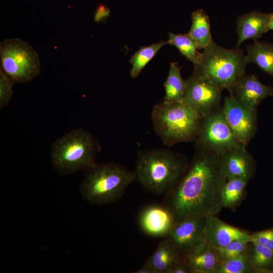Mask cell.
<instances>
[{
  "label": "cell",
  "instance_id": "obj_1",
  "mask_svg": "<svg viewBox=\"0 0 273 273\" xmlns=\"http://www.w3.org/2000/svg\"><path fill=\"white\" fill-rule=\"evenodd\" d=\"M199 149L170 199L176 220L215 215L223 207L221 190L226 179L220 172L219 155Z\"/></svg>",
  "mask_w": 273,
  "mask_h": 273
},
{
  "label": "cell",
  "instance_id": "obj_2",
  "mask_svg": "<svg viewBox=\"0 0 273 273\" xmlns=\"http://www.w3.org/2000/svg\"><path fill=\"white\" fill-rule=\"evenodd\" d=\"M134 180V172L120 164L95 163L84 171L80 192L91 205L111 204L119 200Z\"/></svg>",
  "mask_w": 273,
  "mask_h": 273
},
{
  "label": "cell",
  "instance_id": "obj_3",
  "mask_svg": "<svg viewBox=\"0 0 273 273\" xmlns=\"http://www.w3.org/2000/svg\"><path fill=\"white\" fill-rule=\"evenodd\" d=\"M187 166L183 158L167 149H153L139 153L133 172L135 180L155 193H161L177 182Z\"/></svg>",
  "mask_w": 273,
  "mask_h": 273
},
{
  "label": "cell",
  "instance_id": "obj_4",
  "mask_svg": "<svg viewBox=\"0 0 273 273\" xmlns=\"http://www.w3.org/2000/svg\"><path fill=\"white\" fill-rule=\"evenodd\" d=\"M248 63L243 50L225 49L212 40L194 64L193 75L205 77L230 92L245 73Z\"/></svg>",
  "mask_w": 273,
  "mask_h": 273
},
{
  "label": "cell",
  "instance_id": "obj_5",
  "mask_svg": "<svg viewBox=\"0 0 273 273\" xmlns=\"http://www.w3.org/2000/svg\"><path fill=\"white\" fill-rule=\"evenodd\" d=\"M100 143L88 131L76 128L56 140L51 148V160L59 174L84 171L95 164Z\"/></svg>",
  "mask_w": 273,
  "mask_h": 273
},
{
  "label": "cell",
  "instance_id": "obj_6",
  "mask_svg": "<svg viewBox=\"0 0 273 273\" xmlns=\"http://www.w3.org/2000/svg\"><path fill=\"white\" fill-rule=\"evenodd\" d=\"M152 121L156 134L167 146L187 142L197 136L202 118L183 102L156 105Z\"/></svg>",
  "mask_w": 273,
  "mask_h": 273
},
{
  "label": "cell",
  "instance_id": "obj_7",
  "mask_svg": "<svg viewBox=\"0 0 273 273\" xmlns=\"http://www.w3.org/2000/svg\"><path fill=\"white\" fill-rule=\"evenodd\" d=\"M0 61V69L15 84L27 83L40 72L38 54L29 43L19 38L1 42Z\"/></svg>",
  "mask_w": 273,
  "mask_h": 273
},
{
  "label": "cell",
  "instance_id": "obj_8",
  "mask_svg": "<svg viewBox=\"0 0 273 273\" xmlns=\"http://www.w3.org/2000/svg\"><path fill=\"white\" fill-rule=\"evenodd\" d=\"M197 136L199 148L219 155L241 144L229 124L222 108L202 118Z\"/></svg>",
  "mask_w": 273,
  "mask_h": 273
},
{
  "label": "cell",
  "instance_id": "obj_9",
  "mask_svg": "<svg viewBox=\"0 0 273 273\" xmlns=\"http://www.w3.org/2000/svg\"><path fill=\"white\" fill-rule=\"evenodd\" d=\"M222 90L208 78L193 75L186 80L183 102L204 118L219 108Z\"/></svg>",
  "mask_w": 273,
  "mask_h": 273
},
{
  "label": "cell",
  "instance_id": "obj_10",
  "mask_svg": "<svg viewBox=\"0 0 273 273\" xmlns=\"http://www.w3.org/2000/svg\"><path fill=\"white\" fill-rule=\"evenodd\" d=\"M222 109L237 139L246 146L256 131V109L243 105L231 95L225 97Z\"/></svg>",
  "mask_w": 273,
  "mask_h": 273
},
{
  "label": "cell",
  "instance_id": "obj_11",
  "mask_svg": "<svg viewBox=\"0 0 273 273\" xmlns=\"http://www.w3.org/2000/svg\"><path fill=\"white\" fill-rule=\"evenodd\" d=\"M205 217H188L176 220L166 236L184 256L205 241Z\"/></svg>",
  "mask_w": 273,
  "mask_h": 273
},
{
  "label": "cell",
  "instance_id": "obj_12",
  "mask_svg": "<svg viewBox=\"0 0 273 273\" xmlns=\"http://www.w3.org/2000/svg\"><path fill=\"white\" fill-rule=\"evenodd\" d=\"M240 144L219 155L221 173L226 179L242 178L249 180L254 173V160L246 148Z\"/></svg>",
  "mask_w": 273,
  "mask_h": 273
},
{
  "label": "cell",
  "instance_id": "obj_13",
  "mask_svg": "<svg viewBox=\"0 0 273 273\" xmlns=\"http://www.w3.org/2000/svg\"><path fill=\"white\" fill-rule=\"evenodd\" d=\"M204 240L214 248L225 246L234 241L251 242L250 234L226 223L215 215L205 217Z\"/></svg>",
  "mask_w": 273,
  "mask_h": 273
},
{
  "label": "cell",
  "instance_id": "obj_14",
  "mask_svg": "<svg viewBox=\"0 0 273 273\" xmlns=\"http://www.w3.org/2000/svg\"><path fill=\"white\" fill-rule=\"evenodd\" d=\"M230 94L243 105L256 109L263 99L273 96V86L262 83L255 75L245 73Z\"/></svg>",
  "mask_w": 273,
  "mask_h": 273
},
{
  "label": "cell",
  "instance_id": "obj_15",
  "mask_svg": "<svg viewBox=\"0 0 273 273\" xmlns=\"http://www.w3.org/2000/svg\"><path fill=\"white\" fill-rule=\"evenodd\" d=\"M175 221L170 208L158 205L146 207L139 217L141 229L147 235L153 237H166Z\"/></svg>",
  "mask_w": 273,
  "mask_h": 273
},
{
  "label": "cell",
  "instance_id": "obj_16",
  "mask_svg": "<svg viewBox=\"0 0 273 273\" xmlns=\"http://www.w3.org/2000/svg\"><path fill=\"white\" fill-rule=\"evenodd\" d=\"M270 13L257 11L240 16L237 19V48L244 41H257L269 30Z\"/></svg>",
  "mask_w": 273,
  "mask_h": 273
},
{
  "label": "cell",
  "instance_id": "obj_17",
  "mask_svg": "<svg viewBox=\"0 0 273 273\" xmlns=\"http://www.w3.org/2000/svg\"><path fill=\"white\" fill-rule=\"evenodd\" d=\"M192 272L214 273L220 261L214 247L205 241L184 256Z\"/></svg>",
  "mask_w": 273,
  "mask_h": 273
},
{
  "label": "cell",
  "instance_id": "obj_18",
  "mask_svg": "<svg viewBox=\"0 0 273 273\" xmlns=\"http://www.w3.org/2000/svg\"><path fill=\"white\" fill-rule=\"evenodd\" d=\"M181 259L177 249L169 239L166 238L159 243L148 260L156 273H168L171 268Z\"/></svg>",
  "mask_w": 273,
  "mask_h": 273
},
{
  "label": "cell",
  "instance_id": "obj_19",
  "mask_svg": "<svg viewBox=\"0 0 273 273\" xmlns=\"http://www.w3.org/2000/svg\"><path fill=\"white\" fill-rule=\"evenodd\" d=\"M246 52L248 63L255 64L273 77V43L255 41L247 46Z\"/></svg>",
  "mask_w": 273,
  "mask_h": 273
},
{
  "label": "cell",
  "instance_id": "obj_20",
  "mask_svg": "<svg viewBox=\"0 0 273 273\" xmlns=\"http://www.w3.org/2000/svg\"><path fill=\"white\" fill-rule=\"evenodd\" d=\"M165 95L163 102H183L186 88V80L181 74V67L176 62H171L168 75L164 83Z\"/></svg>",
  "mask_w": 273,
  "mask_h": 273
},
{
  "label": "cell",
  "instance_id": "obj_21",
  "mask_svg": "<svg viewBox=\"0 0 273 273\" xmlns=\"http://www.w3.org/2000/svg\"><path fill=\"white\" fill-rule=\"evenodd\" d=\"M201 49L206 48L213 40L208 16L202 9L197 10L192 14V25L188 33Z\"/></svg>",
  "mask_w": 273,
  "mask_h": 273
},
{
  "label": "cell",
  "instance_id": "obj_22",
  "mask_svg": "<svg viewBox=\"0 0 273 273\" xmlns=\"http://www.w3.org/2000/svg\"><path fill=\"white\" fill-rule=\"evenodd\" d=\"M248 255L252 271H271L273 267V250L256 243L250 242Z\"/></svg>",
  "mask_w": 273,
  "mask_h": 273
},
{
  "label": "cell",
  "instance_id": "obj_23",
  "mask_svg": "<svg viewBox=\"0 0 273 273\" xmlns=\"http://www.w3.org/2000/svg\"><path fill=\"white\" fill-rule=\"evenodd\" d=\"M248 181V180L242 178L226 179L221 190L223 207H233L240 202Z\"/></svg>",
  "mask_w": 273,
  "mask_h": 273
},
{
  "label": "cell",
  "instance_id": "obj_24",
  "mask_svg": "<svg viewBox=\"0 0 273 273\" xmlns=\"http://www.w3.org/2000/svg\"><path fill=\"white\" fill-rule=\"evenodd\" d=\"M167 42L175 46L182 55L193 64L197 60L200 53L198 50L201 49L189 33L174 34L170 32Z\"/></svg>",
  "mask_w": 273,
  "mask_h": 273
},
{
  "label": "cell",
  "instance_id": "obj_25",
  "mask_svg": "<svg viewBox=\"0 0 273 273\" xmlns=\"http://www.w3.org/2000/svg\"><path fill=\"white\" fill-rule=\"evenodd\" d=\"M167 43V41L161 40L150 46L143 47L135 53L129 61L132 65L130 72L131 76L133 78L137 77L157 52Z\"/></svg>",
  "mask_w": 273,
  "mask_h": 273
},
{
  "label": "cell",
  "instance_id": "obj_26",
  "mask_svg": "<svg viewBox=\"0 0 273 273\" xmlns=\"http://www.w3.org/2000/svg\"><path fill=\"white\" fill-rule=\"evenodd\" d=\"M252 271L248 249L236 257L220 262L214 273H248Z\"/></svg>",
  "mask_w": 273,
  "mask_h": 273
},
{
  "label": "cell",
  "instance_id": "obj_27",
  "mask_svg": "<svg viewBox=\"0 0 273 273\" xmlns=\"http://www.w3.org/2000/svg\"><path fill=\"white\" fill-rule=\"evenodd\" d=\"M249 243L234 241L225 246L215 248L220 262L236 257L246 251Z\"/></svg>",
  "mask_w": 273,
  "mask_h": 273
},
{
  "label": "cell",
  "instance_id": "obj_28",
  "mask_svg": "<svg viewBox=\"0 0 273 273\" xmlns=\"http://www.w3.org/2000/svg\"><path fill=\"white\" fill-rule=\"evenodd\" d=\"M15 83L0 69V109L6 106L13 95Z\"/></svg>",
  "mask_w": 273,
  "mask_h": 273
},
{
  "label": "cell",
  "instance_id": "obj_29",
  "mask_svg": "<svg viewBox=\"0 0 273 273\" xmlns=\"http://www.w3.org/2000/svg\"><path fill=\"white\" fill-rule=\"evenodd\" d=\"M251 242L264 245L273 250V228L251 235Z\"/></svg>",
  "mask_w": 273,
  "mask_h": 273
},
{
  "label": "cell",
  "instance_id": "obj_30",
  "mask_svg": "<svg viewBox=\"0 0 273 273\" xmlns=\"http://www.w3.org/2000/svg\"><path fill=\"white\" fill-rule=\"evenodd\" d=\"M192 270L186 261L182 259L169 270L168 273H191Z\"/></svg>",
  "mask_w": 273,
  "mask_h": 273
},
{
  "label": "cell",
  "instance_id": "obj_31",
  "mask_svg": "<svg viewBox=\"0 0 273 273\" xmlns=\"http://www.w3.org/2000/svg\"><path fill=\"white\" fill-rule=\"evenodd\" d=\"M109 13L108 9L104 6H100L97 11L95 19L96 21H100L107 16Z\"/></svg>",
  "mask_w": 273,
  "mask_h": 273
},
{
  "label": "cell",
  "instance_id": "obj_32",
  "mask_svg": "<svg viewBox=\"0 0 273 273\" xmlns=\"http://www.w3.org/2000/svg\"><path fill=\"white\" fill-rule=\"evenodd\" d=\"M135 273H156L150 262L147 260L145 262L144 265L136 270Z\"/></svg>",
  "mask_w": 273,
  "mask_h": 273
},
{
  "label": "cell",
  "instance_id": "obj_33",
  "mask_svg": "<svg viewBox=\"0 0 273 273\" xmlns=\"http://www.w3.org/2000/svg\"><path fill=\"white\" fill-rule=\"evenodd\" d=\"M269 30H273V13H270V18L269 22Z\"/></svg>",
  "mask_w": 273,
  "mask_h": 273
}]
</instances>
